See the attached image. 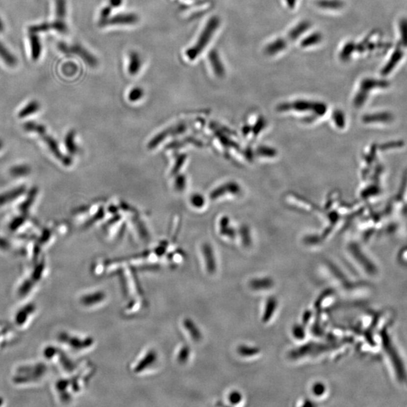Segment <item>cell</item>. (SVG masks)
Returning a JSON list of instances; mask_svg holds the SVG:
<instances>
[{
    "mask_svg": "<svg viewBox=\"0 0 407 407\" xmlns=\"http://www.w3.org/2000/svg\"><path fill=\"white\" fill-rule=\"evenodd\" d=\"M140 21L138 15L135 13H121L111 16L103 25L105 26H126L137 25Z\"/></svg>",
    "mask_w": 407,
    "mask_h": 407,
    "instance_id": "obj_3",
    "label": "cell"
},
{
    "mask_svg": "<svg viewBox=\"0 0 407 407\" xmlns=\"http://www.w3.org/2000/svg\"><path fill=\"white\" fill-rule=\"evenodd\" d=\"M310 26H311V23L308 21H303L300 22L289 32L288 36H287L288 39L290 41L297 40L302 34L309 29Z\"/></svg>",
    "mask_w": 407,
    "mask_h": 407,
    "instance_id": "obj_10",
    "label": "cell"
},
{
    "mask_svg": "<svg viewBox=\"0 0 407 407\" xmlns=\"http://www.w3.org/2000/svg\"><path fill=\"white\" fill-rule=\"evenodd\" d=\"M2 146H3V144H2V140H0V150L2 149Z\"/></svg>",
    "mask_w": 407,
    "mask_h": 407,
    "instance_id": "obj_35",
    "label": "cell"
},
{
    "mask_svg": "<svg viewBox=\"0 0 407 407\" xmlns=\"http://www.w3.org/2000/svg\"><path fill=\"white\" fill-rule=\"evenodd\" d=\"M142 65H143V60H142L140 54L136 51H130L129 54V64L127 67L128 74L132 76L137 75L140 72Z\"/></svg>",
    "mask_w": 407,
    "mask_h": 407,
    "instance_id": "obj_6",
    "label": "cell"
},
{
    "mask_svg": "<svg viewBox=\"0 0 407 407\" xmlns=\"http://www.w3.org/2000/svg\"><path fill=\"white\" fill-rule=\"evenodd\" d=\"M0 58L3 60L5 64L9 67H14L17 64V60L15 56L10 52L9 50L0 42Z\"/></svg>",
    "mask_w": 407,
    "mask_h": 407,
    "instance_id": "obj_11",
    "label": "cell"
},
{
    "mask_svg": "<svg viewBox=\"0 0 407 407\" xmlns=\"http://www.w3.org/2000/svg\"><path fill=\"white\" fill-rule=\"evenodd\" d=\"M2 403H3V401H2V398H0V406L2 405Z\"/></svg>",
    "mask_w": 407,
    "mask_h": 407,
    "instance_id": "obj_36",
    "label": "cell"
},
{
    "mask_svg": "<svg viewBox=\"0 0 407 407\" xmlns=\"http://www.w3.org/2000/svg\"><path fill=\"white\" fill-rule=\"evenodd\" d=\"M34 283L35 282L31 279L25 280L18 289V293L20 297H26V295L29 294L33 289Z\"/></svg>",
    "mask_w": 407,
    "mask_h": 407,
    "instance_id": "obj_16",
    "label": "cell"
},
{
    "mask_svg": "<svg viewBox=\"0 0 407 407\" xmlns=\"http://www.w3.org/2000/svg\"><path fill=\"white\" fill-rule=\"evenodd\" d=\"M112 11H113V8L109 5L103 7L101 9V13H100V25L103 26V25L106 23V21L110 18L111 15H112Z\"/></svg>",
    "mask_w": 407,
    "mask_h": 407,
    "instance_id": "obj_20",
    "label": "cell"
},
{
    "mask_svg": "<svg viewBox=\"0 0 407 407\" xmlns=\"http://www.w3.org/2000/svg\"><path fill=\"white\" fill-rule=\"evenodd\" d=\"M323 36L321 33L315 32V33H311L309 36L305 38L301 42V47L308 48L311 46L318 45V43H321L322 41Z\"/></svg>",
    "mask_w": 407,
    "mask_h": 407,
    "instance_id": "obj_14",
    "label": "cell"
},
{
    "mask_svg": "<svg viewBox=\"0 0 407 407\" xmlns=\"http://www.w3.org/2000/svg\"><path fill=\"white\" fill-rule=\"evenodd\" d=\"M355 45L352 42L346 43L341 51L340 55H339L340 58L342 60H349L352 56V53L354 52V51H355Z\"/></svg>",
    "mask_w": 407,
    "mask_h": 407,
    "instance_id": "obj_19",
    "label": "cell"
},
{
    "mask_svg": "<svg viewBox=\"0 0 407 407\" xmlns=\"http://www.w3.org/2000/svg\"><path fill=\"white\" fill-rule=\"evenodd\" d=\"M39 107L40 106H39V103H38L37 101H31L21 110L18 116L22 119V118L26 117V116H29V115H33V113H36L39 110Z\"/></svg>",
    "mask_w": 407,
    "mask_h": 407,
    "instance_id": "obj_15",
    "label": "cell"
},
{
    "mask_svg": "<svg viewBox=\"0 0 407 407\" xmlns=\"http://www.w3.org/2000/svg\"><path fill=\"white\" fill-rule=\"evenodd\" d=\"M47 371V367L43 363H39L33 366H25L19 369L15 376V382H26L37 381L40 380Z\"/></svg>",
    "mask_w": 407,
    "mask_h": 407,
    "instance_id": "obj_2",
    "label": "cell"
},
{
    "mask_svg": "<svg viewBox=\"0 0 407 407\" xmlns=\"http://www.w3.org/2000/svg\"><path fill=\"white\" fill-rule=\"evenodd\" d=\"M26 190L25 186H20L15 188L9 192H5L0 195V206L4 205L5 204L9 203L12 201L15 200L18 197L22 196Z\"/></svg>",
    "mask_w": 407,
    "mask_h": 407,
    "instance_id": "obj_9",
    "label": "cell"
},
{
    "mask_svg": "<svg viewBox=\"0 0 407 407\" xmlns=\"http://www.w3.org/2000/svg\"><path fill=\"white\" fill-rule=\"evenodd\" d=\"M36 309L34 304H28L20 309L15 314V323L17 325L22 326L26 322L29 315H31Z\"/></svg>",
    "mask_w": 407,
    "mask_h": 407,
    "instance_id": "obj_8",
    "label": "cell"
},
{
    "mask_svg": "<svg viewBox=\"0 0 407 407\" xmlns=\"http://www.w3.org/2000/svg\"><path fill=\"white\" fill-rule=\"evenodd\" d=\"M30 168L28 165H22L13 167L10 170V174L13 177H23L29 175Z\"/></svg>",
    "mask_w": 407,
    "mask_h": 407,
    "instance_id": "obj_17",
    "label": "cell"
},
{
    "mask_svg": "<svg viewBox=\"0 0 407 407\" xmlns=\"http://www.w3.org/2000/svg\"><path fill=\"white\" fill-rule=\"evenodd\" d=\"M69 52H72L79 56L80 58L82 59L89 67H95L98 66V59L81 45H74L72 47L69 48Z\"/></svg>",
    "mask_w": 407,
    "mask_h": 407,
    "instance_id": "obj_4",
    "label": "cell"
},
{
    "mask_svg": "<svg viewBox=\"0 0 407 407\" xmlns=\"http://www.w3.org/2000/svg\"><path fill=\"white\" fill-rule=\"evenodd\" d=\"M287 46V41L282 38H279L268 44L265 49V53L269 56L276 55L282 51L285 50Z\"/></svg>",
    "mask_w": 407,
    "mask_h": 407,
    "instance_id": "obj_7",
    "label": "cell"
},
{
    "mask_svg": "<svg viewBox=\"0 0 407 407\" xmlns=\"http://www.w3.org/2000/svg\"><path fill=\"white\" fill-rule=\"evenodd\" d=\"M57 12L60 17H64L65 15L66 4L64 0H57Z\"/></svg>",
    "mask_w": 407,
    "mask_h": 407,
    "instance_id": "obj_26",
    "label": "cell"
},
{
    "mask_svg": "<svg viewBox=\"0 0 407 407\" xmlns=\"http://www.w3.org/2000/svg\"><path fill=\"white\" fill-rule=\"evenodd\" d=\"M313 392L317 396L321 395L324 392V387L322 384H317L313 388Z\"/></svg>",
    "mask_w": 407,
    "mask_h": 407,
    "instance_id": "obj_29",
    "label": "cell"
},
{
    "mask_svg": "<svg viewBox=\"0 0 407 407\" xmlns=\"http://www.w3.org/2000/svg\"><path fill=\"white\" fill-rule=\"evenodd\" d=\"M144 95V90L142 89L140 87H134L129 92L128 98L130 101L136 102L141 99Z\"/></svg>",
    "mask_w": 407,
    "mask_h": 407,
    "instance_id": "obj_21",
    "label": "cell"
},
{
    "mask_svg": "<svg viewBox=\"0 0 407 407\" xmlns=\"http://www.w3.org/2000/svg\"><path fill=\"white\" fill-rule=\"evenodd\" d=\"M45 270V262H42L37 265L36 268H35L34 270H33V273H32V280L36 283V282L39 281L40 280L41 278H42V276H43V272H44Z\"/></svg>",
    "mask_w": 407,
    "mask_h": 407,
    "instance_id": "obj_22",
    "label": "cell"
},
{
    "mask_svg": "<svg viewBox=\"0 0 407 407\" xmlns=\"http://www.w3.org/2000/svg\"><path fill=\"white\" fill-rule=\"evenodd\" d=\"M123 3V0H109V5L112 8H118Z\"/></svg>",
    "mask_w": 407,
    "mask_h": 407,
    "instance_id": "obj_32",
    "label": "cell"
},
{
    "mask_svg": "<svg viewBox=\"0 0 407 407\" xmlns=\"http://www.w3.org/2000/svg\"><path fill=\"white\" fill-rule=\"evenodd\" d=\"M25 129L29 131L37 132L39 134H43L46 131L44 126L41 125L35 124L33 122H28L25 126Z\"/></svg>",
    "mask_w": 407,
    "mask_h": 407,
    "instance_id": "obj_23",
    "label": "cell"
},
{
    "mask_svg": "<svg viewBox=\"0 0 407 407\" xmlns=\"http://www.w3.org/2000/svg\"><path fill=\"white\" fill-rule=\"evenodd\" d=\"M29 43L31 46L32 58L35 60H38L40 57L41 51H42L40 40L36 35H31V36H29Z\"/></svg>",
    "mask_w": 407,
    "mask_h": 407,
    "instance_id": "obj_13",
    "label": "cell"
},
{
    "mask_svg": "<svg viewBox=\"0 0 407 407\" xmlns=\"http://www.w3.org/2000/svg\"><path fill=\"white\" fill-rule=\"evenodd\" d=\"M208 60L214 74L219 78L224 77L226 75L225 67L223 65L217 50L213 49L210 51L208 54Z\"/></svg>",
    "mask_w": 407,
    "mask_h": 407,
    "instance_id": "obj_5",
    "label": "cell"
},
{
    "mask_svg": "<svg viewBox=\"0 0 407 407\" xmlns=\"http://www.w3.org/2000/svg\"><path fill=\"white\" fill-rule=\"evenodd\" d=\"M220 25V19L219 17L213 16L208 20L196 43L186 50V55L189 60H195L202 54V51L210 43Z\"/></svg>",
    "mask_w": 407,
    "mask_h": 407,
    "instance_id": "obj_1",
    "label": "cell"
},
{
    "mask_svg": "<svg viewBox=\"0 0 407 407\" xmlns=\"http://www.w3.org/2000/svg\"><path fill=\"white\" fill-rule=\"evenodd\" d=\"M36 194H37V189L36 188H33L29 192L26 201L21 205V210L22 211L25 213V212H26L29 210V207L33 204V202H34L35 199H36Z\"/></svg>",
    "mask_w": 407,
    "mask_h": 407,
    "instance_id": "obj_18",
    "label": "cell"
},
{
    "mask_svg": "<svg viewBox=\"0 0 407 407\" xmlns=\"http://www.w3.org/2000/svg\"><path fill=\"white\" fill-rule=\"evenodd\" d=\"M45 141H46L47 145L49 146L50 150L52 151L53 153H54V155L57 157V158H60L61 155L60 154V151H59L58 147H57V144H56L55 141H54L52 138H51V137H46V138H45Z\"/></svg>",
    "mask_w": 407,
    "mask_h": 407,
    "instance_id": "obj_24",
    "label": "cell"
},
{
    "mask_svg": "<svg viewBox=\"0 0 407 407\" xmlns=\"http://www.w3.org/2000/svg\"><path fill=\"white\" fill-rule=\"evenodd\" d=\"M24 222H25V218H23V217H17L10 224V229L12 230V231H15V230L18 229L23 224Z\"/></svg>",
    "mask_w": 407,
    "mask_h": 407,
    "instance_id": "obj_27",
    "label": "cell"
},
{
    "mask_svg": "<svg viewBox=\"0 0 407 407\" xmlns=\"http://www.w3.org/2000/svg\"><path fill=\"white\" fill-rule=\"evenodd\" d=\"M3 29H4V25H3V23H2V19H1V18H0V32L3 31Z\"/></svg>",
    "mask_w": 407,
    "mask_h": 407,
    "instance_id": "obj_34",
    "label": "cell"
},
{
    "mask_svg": "<svg viewBox=\"0 0 407 407\" xmlns=\"http://www.w3.org/2000/svg\"><path fill=\"white\" fill-rule=\"evenodd\" d=\"M287 6L290 8H293L297 5V0H285Z\"/></svg>",
    "mask_w": 407,
    "mask_h": 407,
    "instance_id": "obj_33",
    "label": "cell"
},
{
    "mask_svg": "<svg viewBox=\"0 0 407 407\" xmlns=\"http://www.w3.org/2000/svg\"><path fill=\"white\" fill-rule=\"evenodd\" d=\"M10 248V244L7 240L0 237V249L7 250Z\"/></svg>",
    "mask_w": 407,
    "mask_h": 407,
    "instance_id": "obj_31",
    "label": "cell"
},
{
    "mask_svg": "<svg viewBox=\"0 0 407 407\" xmlns=\"http://www.w3.org/2000/svg\"><path fill=\"white\" fill-rule=\"evenodd\" d=\"M74 133H70V134L67 135V137H66V146H67V149H68L69 151L71 152V153H74L76 150V148L75 144H74Z\"/></svg>",
    "mask_w": 407,
    "mask_h": 407,
    "instance_id": "obj_25",
    "label": "cell"
},
{
    "mask_svg": "<svg viewBox=\"0 0 407 407\" xmlns=\"http://www.w3.org/2000/svg\"><path fill=\"white\" fill-rule=\"evenodd\" d=\"M241 398V394H238V392H233L232 394H231V396H230V401L233 404H238V402H240Z\"/></svg>",
    "mask_w": 407,
    "mask_h": 407,
    "instance_id": "obj_30",
    "label": "cell"
},
{
    "mask_svg": "<svg viewBox=\"0 0 407 407\" xmlns=\"http://www.w3.org/2000/svg\"><path fill=\"white\" fill-rule=\"evenodd\" d=\"M315 4L324 9L337 10L342 8L344 2L341 0H317Z\"/></svg>",
    "mask_w": 407,
    "mask_h": 407,
    "instance_id": "obj_12",
    "label": "cell"
},
{
    "mask_svg": "<svg viewBox=\"0 0 407 407\" xmlns=\"http://www.w3.org/2000/svg\"><path fill=\"white\" fill-rule=\"evenodd\" d=\"M56 353H57V352H56L55 348L48 347L47 349H45L44 351L45 357H47V358L49 359L54 357Z\"/></svg>",
    "mask_w": 407,
    "mask_h": 407,
    "instance_id": "obj_28",
    "label": "cell"
}]
</instances>
